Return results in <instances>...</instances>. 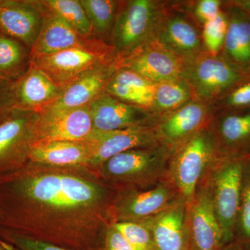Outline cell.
<instances>
[{
    "label": "cell",
    "mask_w": 250,
    "mask_h": 250,
    "mask_svg": "<svg viewBox=\"0 0 250 250\" xmlns=\"http://www.w3.org/2000/svg\"><path fill=\"white\" fill-rule=\"evenodd\" d=\"M87 170L28 161L0 174V230L67 250H104L108 192Z\"/></svg>",
    "instance_id": "obj_1"
},
{
    "label": "cell",
    "mask_w": 250,
    "mask_h": 250,
    "mask_svg": "<svg viewBox=\"0 0 250 250\" xmlns=\"http://www.w3.org/2000/svg\"><path fill=\"white\" fill-rule=\"evenodd\" d=\"M166 1H122L110 37L117 62L129 58L154 40Z\"/></svg>",
    "instance_id": "obj_2"
},
{
    "label": "cell",
    "mask_w": 250,
    "mask_h": 250,
    "mask_svg": "<svg viewBox=\"0 0 250 250\" xmlns=\"http://www.w3.org/2000/svg\"><path fill=\"white\" fill-rule=\"evenodd\" d=\"M249 156H219L209 190L215 215L227 244L234 241L241 204L242 184Z\"/></svg>",
    "instance_id": "obj_3"
},
{
    "label": "cell",
    "mask_w": 250,
    "mask_h": 250,
    "mask_svg": "<svg viewBox=\"0 0 250 250\" xmlns=\"http://www.w3.org/2000/svg\"><path fill=\"white\" fill-rule=\"evenodd\" d=\"M154 39L184 64L207 52L188 1H166Z\"/></svg>",
    "instance_id": "obj_4"
},
{
    "label": "cell",
    "mask_w": 250,
    "mask_h": 250,
    "mask_svg": "<svg viewBox=\"0 0 250 250\" xmlns=\"http://www.w3.org/2000/svg\"><path fill=\"white\" fill-rule=\"evenodd\" d=\"M182 78L190 87L193 100L210 106L232 87L250 79L229 63L220 54L207 52L184 64Z\"/></svg>",
    "instance_id": "obj_5"
},
{
    "label": "cell",
    "mask_w": 250,
    "mask_h": 250,
    "mask_svg": "<svg viewBox=\"0 0 250 250\" xmlns=\"http://www.w3.org/2000/svg\"><path fill=\"white\" fill-rule=\"evenodd\" d=\"M218 156L216 142L208 124L172 149V178L188 202L191 201L195 195L206 167Z\"/></svg>",
    "instance_id": "obj_6"
},
{
    "label": "cell",
    "mask_w": 250,
    "mask_h": 250,
    "mask_svg": "<svg viewBox=\"0 0 250 250\" xmlns=\"http://www.w3.org/2000/svg\"><path fill=\"white\" fill-rule=\"evenodd\" d=\"M93 131L88 106L71 109L45 108L36 112L31 126V146L47 141L82 142Z\"/></svg>",
    "instance_id": "obj_7"
},
{
    "label": "cell",
    "mask_w": 250,
    "mask_h": 250,
    "mask_svg": "<svg viewBox=\"0 0 250 250\" xmlns=\"http://www.w3.org/2000/svg\"><path fill=\"white\" fill-rule=\"evenodd\" d=\"M111 61H117L113 50L72 48L34 57L30 66L41 70L65 89L90 69Z\"/></svg>",
    "instance_id": "obj_8"
},
{
    "label": "cell",
    "mask_w": 250,
    "mask_h": 250,
    "mask_svg": "<svg viewBox=\"0 0 250 250\" xmlns=\"http://www.w3.org/2000/svg\"><path fill=\"white\" fill-rule=\"evenodd\" d=\"M172 150L163 143L134 148L120 153L100 167L104 178L121 182H135L154 175L162 170Z\"/></svg>",
    "instance_id": "obj_9"
},
{
    "label": "cell",
    "mask_w": 250,
    "mask_h": 250,
    "mask_svg": "<svg viewBox=\"0 0 250 250\" xmlns=\"http://www.w3.org/2000/svg\"><path fill=\"white\" fill-rule=\"evenodd\" d=\"M36 112L14 108L0 120V174L27 163Z\"/></svg>",
    "instance_id": "obj_10"
},
{
    "label": "cell",
    "mask_w": 250,
    "mask_h": 250,
    "mask_svg": "<svg viewBox=\"0 0 250 250\" xmlns=\"http://www.w3.org/2000/svg\"><path fill=\"white\" fill-rule=\"evenodd\" d=\"M83 142L89 152V167L98 168L113 156L134 148L161 143L152 126H140L108 132H93Z\"/></svg>",
    "instance_id": "obj_11"
},
{
    "label": "cell",
    "mask_w": 250,
    "mask_h": 250,
    "mask_svg": "<svg viewBox=\"0 0 250 250\" xmlns=\"http://www.w3.org/2000/svg\"><path fill=\"white\" fill-rule=\"evenodd\" d=\"M93 132H108L140 126H152L159 117L152 111L120 101L105 93L88 105Z\"/></svg>",
    "instance_id": "obj_12"
},
{
    "label": "cell",
    "mask_w": 250,
    "mask_h": 250,
    "mask_svg": "<svg viewBox=\"0 0 250 250\" xmlns=\"http://www.w3.org/2000/svg\"><path fill=\"white\" fill-rule=\"evenodd\" d=\"M39 2L43 12V23L39 39L31 50V59L72 48L113 50L111 45L97 38L81 35L62 18L46 9L40 1Z\"/></svg>",
    "instance_id": "obj_13"
},
{
    "label": "cell",
    "mask_w": 250,
    "mask_h": 250,
    "mask_svg": "<svg viewBox=\"0 0 250 250\" xmlns=\"http://www.w3.org/2000/svg\"><path fill=\"white\" fill-rule=\"evenodd\" d=\"M39 1L0 0V33L32 49L43 23Z\"/></svg>",
    "instance_id": "obj_14"
},
{
    "label": "cell",
    "mask_w": 250,
    "mask_h": 250,
    "mask_svg": "<svg viewBox=\"0 0 250 250\" xmlns=\"http://www.w3.org/2000/svg\"><path fill=\"white\" fill-rule=\"evenodd\" d=\"M210 106L192 100L174 111L159 117L154 127L161 143L171 150L209 123Z\"/></svg>",
    "instance_id": "obj_15"
},
{
    "label": "cell",
    "mask_w": 250,
    "mask_h": 250,
    "mask_svg": "<svg viewBox=\"0 0 250 250\" xmlns=\"http://www.w3.org/2000/svg\"><path fill=\"white\" fill-rule=\"evenodd\" d=\"M209 126L219 155H246L250 148V107L210 113Z\"/></svg>",
    "instance_id": "obj_16"
},
{
    "label": "cell",
    "mask_w": 250,
    "mask_h": 250,
    "mask_svg": "<svg viewBox=\"0 0 250 250\" xmlns=\"http://www.w3.org/2000/svg\"><path fill=\"white\" fill-rule=\"evenodd\" d=\"M189 209V250H220L226 246L208 189L194 195Z\"/></svg>",
    "instance_id": "obj_17"
},
{
    "label": "cell",
    "mask_w": 250,
    "mask_h": 250,
    "mask_svg": "<svg viewBox=\"0 0 250 250\" xmlns=\"http://www.w3.org/2000/svg\"><path fill=\"white\" fill-rule=\"evenodd\" d=\"M183 66V62L154 39L118 65V67L130 69L154 83L181 78Z\"/></svg>",
    "instance_id": "obj_18"
},
{
    "label": "cell",
    "mask_w": 250,
    "mask_h": 250,
    "mask_svg": "<svg viewBox=\"0 0 250 250\" xmlns=\"http://www.w3.org/2000/svg\"><path fill=\"white\" fill-rule=\"evenodd\" d=\"M117 68V61L93 67L65 88L60 98L47 108L71 109L88 106L106 93V86Z\"/></svg>",
    "instance_id": "obj_19"
},
{
    "label": "cell",
    "mask_w": 250,
    "mask_h": 250,
    "mask_svg": "<svg viewBox=\"0 0 250 250\" xmlns=\"http://www.w3.org/2000/svg\"><path fill=\"white\" fill-rule=\"evenodd\" d=\"M228 31L220 55L243 73L250 75V16L233 4L224 1Z\"/></svg>",
    "instance_id": "obj_20"
},
{
    "label": "cell",
    "mask_w": 250,
    "mask_h": 250,
    "mask_svg": "<svg viewBox=\"0 0 250 250\" xmlns=\"http://www.w3.org/2000/svg\"><path fill=\"white\" fill-rule=\"evenodd\" d=\"M155 250H189L188 228H186L184 204H174L160 213L146 219Z\"/></svg>",
    "instance_id": "obj_21"
},
{
    "label": "cell",
    "mask_w": 250,
    "mask_h": 250,
    "mask_svg": "<svg viewBox=\"0 0 250 250\" xmlns=\"http://www.w3.org/2000/svg\"><path fill=\"white\" fill-rule=\"evenodd\" d=\"M63 90L41 70L30 66L14 83V108L40 112L57 101Z\"/></svg>",
    "instance_id": "obj_22"
},
{
    "label": "cell",
    "mask_w": 250,
    "mask_h": 250,
    "mask_svg": "<svg viewBox=\"0 0 250 250\" xmlns=\"http://www.w3.org/2000/svg\"><path fill=\"white\" fill-rule=\"evenodd\" d=\"M173 201V193L165 185H158L143 191L133 192L120 199L114 213L121 221L146 220L167 209Z\"/></svg>",
    "instance_id": "obj_23"
},
{
    "label": "cell",
    "mask_w": 250,
    "mask_h": 250,
    "mask_svg": "<svg viewBox=\"0 0 250 250\" xmlns=\"http://www.w3.org/2000/svg\"><path fill=\"white\" fill-rule=\"evenodd\" d=\"M28 160L52 167H89V152L83 141H47L31 145Z\"/></svg>",
    "instance_id": "obj_24"
},
{
    "label": "cell",
    "mask_w": 250,
    "mask_h": 250,
    "mask_svg": "<svg viewBox=\"0 0 250 250\" xmlns=\"http://www.w3.org/2000/svg\"><path fill=\"white\" fill-rule=\"evenodd\" d=\"M156 84L130 69L118 67L106 93L123 103L150 111Z\"/></svg>",
    "instance_id": "obj_25"
},
{
    "label": "cell",
    "mask_w": 250,
    "mask_h": 250,
    "mask_svg": "<svg viewBox=\"0 0 250 250\" xmlns=\"http://www.w3.org/2000/svg\"><path fill=\"white\" fill-rule=\"evenodd\" d=\"M30 65L31 49L0 33V79L15 83Z\"/></svg>",
    "instance_id": "obj_26"
},
{
    "label": "cell",
    "mask_w": 250,
    "mask_h": 250,
    "mask_svg": "<svg viewBox=\"0 0 250 250\" xmlns=\"http://www.w3.org/2000/svg\"><path fill=\"white\" fill-rule=\"evenodd\" d=\"M193 100L190 87L181 77L156 84L150 111L158 117L177 109Z\"/></svg>",
    "instance_id": "obj_27"
},
{
    "label": "cell",
    "mask_w": 250,
    "mask_h": 250,
    "mask_svg": "<svg viewBox=\"0 0 250 250\" xmlns=\"http://www.w3.org/2000/svg\"><path fill=\"white\" fill-rule=\"evenodd\" d=\"M88 16L95 36L109 45L110 37L122 1L80 0Z\"/></svg>",
    "instance_id": "obj_28"
},
{
    "label": "cell",
    "mask_w": 250,
    "mask_h": 250,
    "mask_svg": "<svg viewBox=\"0 0 250 250\" xmlns=\"http://www.w3.org/2000/svg\"><path fill=\"white\" fill-rule=\"evenodd\" d=\"M40 1L46 9L62 18L81 35L85 38H97L80 0H41Z\"/></svg>",
    "instance_id": "obj_29"
},
{
    "label": "cell",
    "mask_w": 250,
    "mask_h": 250,
    "mask_svg": "<svg viewBox=\"0 0 250 250\" xmlns=\"http://www.w3.org/2000/svg\"><path fill=\"white\" fill-rule=\"evenodd\" d=\"M210 113L250 107V79L228 90L210 105Z\"/></svg>",
    "instance_id": "obj_30"
},
{
    "label": "cell",
    "mask_w": 250,
    "mask_h": 250,
    "mask_svg": "<svg viewBox=\"0 0 250 250\" xmlns=\"http://www.w3.org/2000/svg\"><path fill=\"white\" fill-rule=\"evenodd\" d=\"M228 31V18L222 8L220 14L213 21L202 27V39L207 52L213 55L220 53Z\"/></svg>",
    "instance_id": "obj_31"
},
{
    "label": "cell",
    "mask_w": 250,
    "mask_h": 250,
    "mask_svg": "<svg viewBox=\"0 0 250 250\" xmlns=\"http://www.w3.org/2000/svg\"><path fill=\"white\" fill-rule=\"evenodd\" d=\"M235 240L250 243V158L245 167Z\"/></svg>",
    "instance_id": "obj_32"
},
{
    "label": "cell",
    "mask_w": 250,
    "mask_h": 250,
    "mask_svg": "<svg viewBox=\"0 0 250 250\" xmlns=\"http://www.w3.org/2000/svg\"><path fill=\"white\" fill-rule=\"evenodd\" d=\"M138 250H155L150 231L137 222L119 221L112 225Z\"/></svg>",
    "instance_id": "obj_33"
},
{
    "label": "cell",
    "mask_w": 250,
    "mask_h": 250,
    "mask_svg": "<svg viewBox=\"0 0 250 250\" xmlns=\"http://www.w3.org/2000/svg\"><path fill=\"white\" fill-rule=\"evenodd\" d=\"M223 3L222 0H195L188 1V6L195 21L202 27L218 16Z\"/></svg>",
    "instance_id": "obj_34"
},
{
    "label": "cell",
    "mask_w": 250,
    "mask_h": 250,
    "mask_svg": "<svg viewBox=\"0 0 250 250\" xmlns=\"http://www.w3.org/2000/svg\"><path fill=\"white\" fill-rule=\"evenodd\" d=\"M0 236L4 242L12 245L19 250H70L36 241L9 231L0 230Z\"/></svg>",
    "instance_id": "obj_35"
},
{
    "label": "cell",
    "mask_w": 250,
    "mask_h": 250,
    "mask_svg": "<svg viewBox=\"0 0 250 250\" xmlns=\"http://www.w3.org/2000/svg\"><path fill=\"white\" fill-rule=\"evenodd\" d=\"M104 250H138L112 225L105 235Z\"/></svg>",
    "instance_id": "obj_36"
},
{
    "label": "cell",
    "mask_w": 250,
    "mask_h": 250,
    "mask_svg": "<svg viewBox=\"0 0 250 250\" xmlns=\"http://www.w3.org/2000/svg\"><path fill=\"white\" fill-rule=\"evenodd\" d=\"M14 83L0 79V120L14 108Z\"/></svg>",
    "instance_id": "obj_37"
},
{
    "label": "cell",
    "mask_w": 250,
    "mask_h": 250,
    "mask_svg": "<svg viewBox=\"0 0 250 250\" xmlns=\"http://www.w3.org/2000/svg\"><path fill=\"white\" fill-rule=\"evenodd\" d=\"M220 250H250V243L234 240Z\"/></svg>",
    "instance_id": "obj_38"
},
{
    "label": "cell",
    "mask_w": 250,
    "mask_h": 250,
    "mask_svg": "<svg viewBox=\"0 0 250 250\" xmlns=\"http://www.w3.org/2000/svg\"><path fill=\"white\" fill-rule=\"evenodd\" d=\"M233 4L243 10L250 16V0H231Z\"/></svg>",
    "instance_id": "obj_39"
},
{
    "label": "cell",
    "mask_w": 250,
    "mask_h": 250,
    "mask_svg": "<svg viewBox=\"0 0 250 250\" xmlns=\"http://www.w3.org/2000/svg\"><path fill=\"white\" fill-rule=\"evenodd\" d=\"M1 244H2L3 247L6 250H19L18 248H16V247L12 246V245L9 244V243H6V242L1 241Z\"/></svg>",
    "instance_id": "obj_40"
},
{
    "label": "cell",
    "mask_w": 250,
    "mask_h": 250,
    "mask_svg": "<svg viewBox=\"0 0 250 250\" xmlns=\"http://www.w3.org/2000/svg\"><path fill=\"white\" fill-rule=\"evenodd\" d=\"M0 250H6L4 247H3L2 244H1V240H0Z\"/></svg>",
    "instance_id": "obj_41"
},
{
    "label": "cell",
    "mask_w": 250,
    "mask_h": 250,
    "mask_svg": "<svg viewBox=\"0 0 250 250\" xmlns=\"http://www.w3.org/2000/svg\"><path fill=\"white\" fill-rule=\"evenodd\" d=\"M247 155L249 156V157L250 158V148L249 149V150H248V153H247Z\"/></svg>",
    "instance_id": "obj_42"
}]
</instances>
